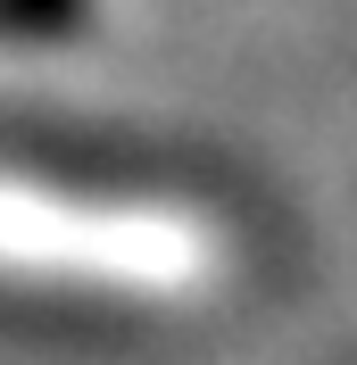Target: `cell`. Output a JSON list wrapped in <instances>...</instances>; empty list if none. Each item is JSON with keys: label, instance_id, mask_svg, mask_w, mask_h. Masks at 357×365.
Here are the masks:
<instances>
[{"label": "cell", "instance_id": "6da1fadb", "mask_svg": "<svg viewBox=\"0 0 357 365\" xmlns=\"http://www.w3.org/2000/svg\"><path fill=\"white\" fill-rule=\"evenodd\" d=\"M91 0H0V42H75Z\"/></svg>", "mask_w": 357, "mask_h": 365}]
</instances>
